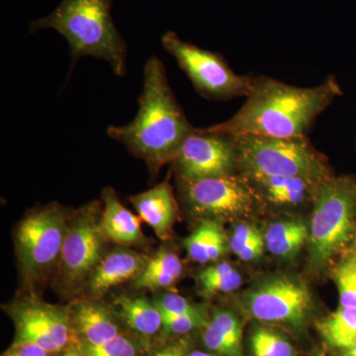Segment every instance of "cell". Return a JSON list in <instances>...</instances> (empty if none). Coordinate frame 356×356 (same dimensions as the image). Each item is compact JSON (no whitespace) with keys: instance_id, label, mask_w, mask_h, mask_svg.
<instances>
[{"instance_id":"obj_1","label":"cell","mask_w":356,"mask_h":356,"mask_svg":"<svg viewBox=\"0 0 356 356\" xmlns=\"http://www.w3.org/2000/svg\"><path fill=\"white\" fill-rule=\"evenodd\" d=\"M341 95L343 90L334 76L309 88L270 77H254L241 109L229 120L208 128L231 136L306 137L318 115Z\"/></svg>"},{"instance_id":"obj_2","label":"cell","mask_w":356,"mask_h":356,"mask_svg":"<svg viewBox=\"0 0 356 356\" xmlns=\"http://www.w3.org/2000/svg\"><path fill=\"white\" fill-rule=\"evenodd\" d=\"M139 109L130 123L109 126L107 135L123 145L149 172L172 163L194 129L178 104L168 81L165 65L151 57L144 67V84L138 99Z\"/></svg>"},{"instance_id":"obj_3","label":"cell","mask_w":356,"mask_h":356,"mask_svg":"<svg viewBox=\"0 0 356 356\" xmlns=\"http://www.w3.org/2000/svg\"><path fill=\"white\" fill-rule=\"evenodd\" d=\"M112 0H62L41 19L33 21L29 33L54 29L70 46L72 65L83 57L106 60L117 76L127 72V44L111 15Z\"/></svg>"},{"instance_id":"obj_4","label":"cell","mask_w":356,"mask_h":356,"mask_svg":"<svg viewBox=\"0 0 356 356\" xmlns=\"http://www.w3.org/2000/svg\"><path fill=\"white\" fill-rule=\"evenodd\" d=\"M309 227L312 266L323 268L348 243L356 228V177L325 178L318 185Z\"/></svg>"},{"instance_id":"obj_5","label":"cell","mask_w":356,"mask_h":356,"mask_svg":"<svg viewBox=\"0 0 356 356\" xmlns=\"http://www.w3.org/2000/svg\"><path fill=\"white\" fill-rule=\"evenodd\" d=\"M232 137L235 142L238 173L243 177H297L322 181L332 175L325 159L307 137Z\"/></svg>"},{"instance_id":"obj_6","label":"cell","mask_w":356,"mask_h":356,"mask_svg":"<svg viewBox=\"0 0 356 356\" xmlns=\"http://www.w3.org/2000/svg\"><path fill=\"white\" fill-rule=\"evenodd\" d=\"M69 213L58 204L31 211L16 231L18 262L23 280L39 284L57 271L62 255Z\"/></svg>"},{"instance_id":"obj_7","label":"cell","mask_w":356,"mask_h":356,"mask_svg":"<svg viewBox=\"0 0 356 356\" xmlns=\"http://www.w3.org/2000/svg\"><path fill=\"white\" fill-rule=\"evenodd\" d=\"M103 204L92 201L70 215L62 255L58 264L57 286L65 295H74L86 283L102 261L105 238L100 231Z\"/></svg>"},{"instance_id":"obj_8","label":"cell","mask_w":356,"mask_h":356,"mask_svg":"<svg viewBox=\"0 0 356 356\" xmlns=\"http://www.w3.org/2000/svg\"><path fill=\"white\" fill-rule=\"evenodd\" d=\"M177 181L187 210L201 220L243 219L250 216L262 202L250 182L240 173Z\"/></svg>"},{"instance_id":"obj_9","label":"cell","mask_w":356,"mask_h":356,"mask_svg":"<svg viewBox=\"0 0 356 356\" xmlns=\"http://www.w3.org/2000/svg\"><path fill=\"white\" fill-rule=\"evenodd\" d=\"M161 44L203 97L229 100L248 95L252 77L236 74L219 54L182 41L172 31L163 35Z\"/></svg>"},{"instance_id":"obj_10","label":"cell","mask_w":356,"mask_h":356,"mask_svg":"<svg viewBox=\"0 0 356 356\" xmlns=\"http://www.w3.org/2000/svg\"><path fill=\"white\" fill-rule=\"evenodd\" d=\"M6 311L15 325L13 344L36 343L53 355L81 346L70 322V307L25 298L11 303Z\"/></svg>"},{"instance_id":"obj_11","label":"cell","mask_w":356,"mask_h":356,"mask_svg":"<svg viewBox=\"0 0 356 356\" xmlns=\"http://www.w3.org/2000/svg\"><path fill=\"white\" fill-rule=\"evenodd\" d=\"M242 301L243 309L255 320L296 327L306 322L313 306L306 283L287 275L266 278L248 290Z\"/></svg>"},{"instance_id":"obj_12","label":"cell","mask_w":356,"mask_h":356,"mask_svg":"<svg viewBox=\"0 0 356 356\" xmlns=\"http://www.w3.org/2000/svg\"><path fill=\"white\" fill-rule=\"evenodd\" d=\"M170 163L177 179L197 180L238 173L233 137L209 128L194 129Z\"/></svg>"},{"instance_id":"obj_13","label":"cell","mask_w":356,"mask_h":356,"mask_svg":"<svg viewBox=\"0 0 356 356\" xmlns=\"http://www.w3.org/2000/svg\"><path fill=\"white\" fill-rule=\"evenodd\" d=\"M149 259L128 247L116 248L103 255L84 287L88 296L99 298L117 285L135 280L144 270Z\"/></svg>"},{"instance_id":"obj_14","label":"cell","mask_w":356,"mask_h":356,"mask_svg":"<svg viewBox=\"0 0 356 356\" xmlns=\"http://www.w3.org/2000/svg\"><path fill=\"white\" fill-rule=\"evenodd\" d=\"M70 309V322L81 344L96 346L122 334L115 312L100 302L83 300Z\"/></svg>"},{"instance_id":"obj_15","label":"cell","mask_w":356,"mask_h":356,"mask_svg":"<svg viewBox=\"0 0 356 356\" xmlns=\"http://www.w3.org/2000/svg\"><path fill=\"white\" fill-rule=\"evenodd\" d=\"M102 200L99 227L105 241L125 247L146 245L147 238L140 225L142 219L123 206L113 188H104Z\"/></svg>"},{"instance_id":"obj_16","label":"cell","mask_w":356,"mask_h":356,"mask_svg":"<svg viewBox=\"0 0 356 356\" xmlns=\"http://www.w3.org/2000/svg\"><path fill=\"white\" fill-rule=\"evenodd\" d=\"M129 201L142 221L154 229L159 238L165 241L170 238L177 216V203L168 180L149 191L130 196Z\"/></svg>"},{"instance_id":"obj_17","label":"cell","mask_w":356,"mask_h":356,"mask_svg":"<svg viewBox=\"0 0 356 356\" xmlns=\"http://www.w3.org/2000/svg\"><path fill=\"white\" fill-rule=\"evenodd\" d=\"M245 177L252 185L261 201L278 207H297L308 201L313 202L321 182L297 177Z\"/></svg>"},{"instance_id":"obj_18","label":"cell","mask_w":356,"mask_h":356,"mask_svg":"<svg viewBox=\"0 0 356 356\" xmlns=\"http://www.w3.org/2000/svg\"><path fill=\"white\" fill-rule=\"evenodd\" d=\"M242 337V322L231 311H215L204 325V346L215 355L243 356Z\"/></svg>"},{"instance_id":"obj_19","label":"cell","mask_w":356,"mask_h":356,"mask_svg":"<svg viewBox=\"0 0 356 356\" xmlns=\"http://www.w3.org/2000/svg\"><path fill=\"white\" fill-rule=\"evenodd\" d=\"M184 245L192 261L201 264L219 261L231 250L221 225L207 219L201 220L197 228L185 238Z\"/></svg>"},{"instance_id":"obj_20","label":"cell","mask_w":356,"mask_h":356,"mask_svg":"<svg viewBox=\"0 0 356 356\" xmlns=\"http://www.w3.org/2000/svg\"><path fill=\"white\" fill-rule=\"evenodd\" d=\"M117 315L131 331L143 339L158 334L163 327V317L158 306L146 297L120 296L115 300Z\"/></svg>"},{"instance_id":"obj_21","label":"cell","mask_w":356,"mask_h":356,"mask_svg":"<svg viewBox=\"0 0 356 356\" xmlns=\"http://www.w3.org/2000/svg\"><path fill=\"white\" fill-rule=\"evenodd\" d=\"M184 271L181 259L175 252L161 248L149 257L142 273L134 280V286L140 290L163 289L172 286Z\"/></svg>"},{"instance_id":"obj_22","label":"cell","mask_w":356,"mask_h":356,"mask_svg":"<svg viewBox=\"0 0 356 356\" xmlns=\"http://www.w3.org/2000/svg\"><path fill=\"white\" fill-rule=\"evenodd\" d=\"M309 238V228L301 220H284L271 224L264 234L269 252L280 259H292Z\"/></svg>"},{"instance_id":"obj_23","label":"cell","mask_w":356,"mask_h":356,"mask_svg":"<svg viewBox=\"0 0 356 356\" xmlns=\"http://www.w3.org/2000/svg\"><path fill=\"white\" fill-rule=\"evenodd\" d=\"M318 332L332 348L346 350L356 341V308L339 307L317 324Z\"/></svg>"},{"instance_id":"obj_24","label":"cell","mask_w":356,"mask_h":356,"mask_svg":"<svg viewBox=\"0 0 356 356\" xmlns=\"http://www.w3.org/2000/svg\"><path fill=\"white\" fill-rule=\"evenodd\" d=\"M201 291L206 295L236 291L242 286V275L228 262H217L198 275Z\"/></svg>"},{"instance_id":"obj_25","label":"cell","mask_w":356,"mask_h":356,"mask_svg":"<svg viewBox=\"0 0 356 356\" xmlns=\"http://www.w3.org/2000/svg\"><path fill=\"white\" fill-rule=\"evenodd\" d=\"M229 240L232 252L243 261H257L266 247L264 234L254 225H236Z\"/></svg>"},{"instance_id":"obj_26","label":"cell","mask_w":356,"mask_h":356,"mask_svg":"<svg viewBox=\"0 0 356 356\" xmlns=\"http://www.w3.org/2000/svg\"><path fill=\"white\" fill-rule=\"evenodd\" d=\"M254 356H294L292 344L278 332L266 327L255 330L250 339Z\"/></svg>"},{"instance_id":"obj_27","label":"cell","mask_w":356,"mask_h":356,"mask_svg":"<svg viewBox=\"0 0 356 356\" xmlns=\"http://www.w3.org/2000/svg\"><path fill=\"white\" fill-rule=\"evenodd\" d=\"M142 348V343L137 337L122 334L96 346L81 344L79 350L83 356H138Z\"/></svg>"},{"instance_id":"obj_28","label":"cell","mask_w":356,"mask_h":356,"mask_svg":"<svg viewBox=\"0 0 356 356\" xmlns=\"http://www.w3.org/2000/svg\"><path fill=\"white\" fill-rule=\"evenodd\" d=\"M339 292V307L356 308V261L348 257L334 271Z\"/></svg>"},{"instance_id":"obj_29","label":"cell","mask_w":356,"mask_h":356,"mask_svg":"<svg viewBox=\"0 0 356 356\" xmlns=\"http://www.w3.org/2000/svg\"><path fill=\"white\" fill-rule=\"evenodd\" d=\"M163 317V332L168 336H180L204 327L209 318H207L205 309L195 313L185 315H161Z\"/></svg>"},{"instance_id":"obj_30","label":"cell","mask_w":356,"mask_h":356,"mask_svg":"<svg viewBox=\"0 0 356 356\" xmlns=\"http://www.w3.org/2000/svg\"><path fill=\"white\" fill-rule=\"evenodd\" d=\"M154 302L158 306L161 315H185L195 313L202 309L193 305L188 300L175 293L161 295L156 297Z\"/></svg>"},{"instance_id":"obj_31","label":"cell","mask_w":356,"mask_h":356,"mask_svg":"<svg viewBox=\"0 0 356 356\" xmlns=\"http://www.w3.org/2000/svg\"><path fill=\"white\" fill-rule=\"evenodd\" d=\"M53 353H49L38 344L25 343L13 344L11 348L2 356H50Z\"/></svg>"},{"instance_id":"obj_32","label":"cell","mask_w":356,"mask_h":356,"mask_svg":"<svg viewBox=\"0 0 356 356\" xmlns=\"http://www.w3.org/2000/svg\"><path fill=\"white\" fill-rule=\"evenodd\" d=\"M188 350V341L185 339L175 341L161 348L151 356H186Z\"/></svg>"},{"instance_id":"obj_33","label":"cell","mask_w":356,"mask_h":356,"mask_svg":"<svg viewBox=\"0 0 356 356\" xmlns=\"http://www.w3.org/2000/svg\"><path fill=\"white\" fill-rule=\"evenodd\" d=\"M60 356H83V353H81L79 348H70V350H67L65 351L64 355Z\"/></svg>"},{"instance_id":"obj_34","label":"cell","mask_w":356,"mask_h":356,"mask_svg":"<svg viewBox=\"0 0 356 356\" xmlns=\"http://www.w3.org/2000/svg\"><path fill=\"white\" fill-rule=\"evenodd\" d=\"M350 257L356 261V228L353 240H351Z\"/></svg>"},{"instance_id":"obj_35","label":"cell","mask_w":356,"mask_h":356,"mask_svg":"<svg viewBox=\"0 0 356 356\" xmlns=\"http://www.w3.org/2000/svg\"><path fill=\"white\" fill-rule=\"evenodd\" d=\"M343 356H356V341L353 346L343 350Z\"/></svg>"},{"instance_id":"obj_36","label":"cell","mask_w":356,"mask_h":356,"mask_svg":"<svg viewBox=\"0 0 356 356\" xmlns=\"http://www.w3.org/2000/svg\"><path fill=\"white\" fill-rule=\"evenodd\" d=\"M187 356H213L210 353H203V351H193Z\"/></svg>"},{"instance_id":"obj_37","label":"cell","mask_w":356,"mask_h":356,"mask_svg":"<svg viewBox=\"0 0 356 356\" xmlns=\"http://www.w3.org/2000/svg\"><path fill=\"white\" fill-rule=\"evenodd\" d=\"M315 356H327V355H325V353L324 350H322V351H318L317 355H316Z\"/></svg>"}]
</instances>
